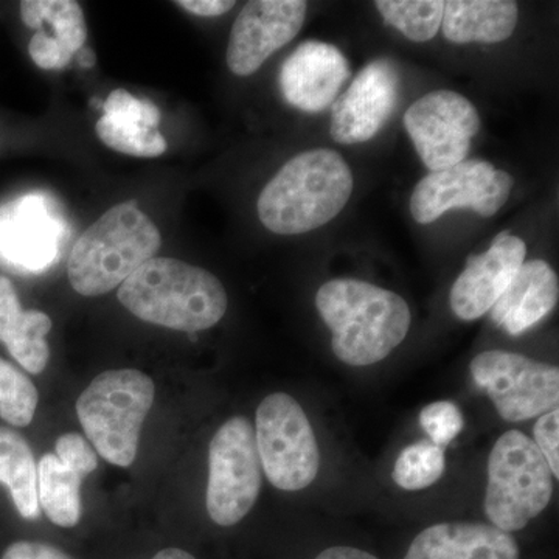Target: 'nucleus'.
I'll list each match as a JSON object with an SVG mask.
<instances>
[{"label": "nucleus", "instance_id": "nucleus-14", "mask_svg": "<svg viewBox=\"0 0 559 559\" xmlns=\"http://www.w3.org/2000/svg\"><path fill=\"white\" fill-rule=\"evenodd\" d=\"M527 245L516 235L502 231L487 252L469 257L465 270L451 288V310L460 320L473 322L487 314L509 288L525 263Z\"/></svg>", "mask_w": 559, "mask_h": 559}, {"label": "nucleus", "instance_id": "nucleus-10", "mask_svg": "<svg viewBox=\"0 0 559 559\" xmlns=\"http://www.w3.org/2000/svg\"><path fill=\"white\" fill-rule=\"evenodd\" d=\"M513 187L510 173L487 160L465 159L419 180L411 198L412 218L426 226L454 209H471L489 218L506 205Z\"/></svg>", "mask_w": 559, "mask_h": 559}, {"label": "nucleus", "instance_id": "nucleus-6", "mask_svg": "<svg viewBox=\"0 0 559 559\" xmlns=\"http://www.w3.org/2000/svg\"><path fill=\"white\" fill-rule=\"evenodd\" d=\"M554 474L535 441L521 430L503 433L488 457L485 513L502 532H520L549 506Z\"/></svg>", "mask_w": 559, "mask_h": 559}, {"label": "nucleus", "instance_id": "nucleus-7", "mask_svg": "<svg viewBox=\"0 0 559 559\" xmlns=\"http://www.w3.org/2000/svg\"><path fill=\"white\" fill-rule=\"evenodd\" d=\"M261 469L282 491H300L318 477L320 451L310 419L288 393H272L257 409Z\"/></svg>", "mask_w": 559, "mask_h": 559}, {"label": "nucleus", "instance_id": "nucleus-36", "mask_svg": "<svg viewBox=\"0 0 559 559\" xmlns=\"http://www.w3.org/2000/svg\"><path fill=\"white\" fill-rule=\"evenodd\" d=\"M153 559H197L193 555L189 554V551L182 549H176V547H168V549H164L157 551L154 555Z\"/></svg>", "mask_w": 559, "mask_h": 559}, {"label": "nucleus", "instance_id": "nucleus-27", "mask_svg": "<svg viewBox=\"0 0 559 559\" xmlns=\"http://www.w3.org/2000/svg\"><path fill=\"white\" fill-rule=\"evenodd\" d=\"M20 218L10 224L3 237L7 252L13 253L14 259L17 257L22 263L27 264H39L49 260L53 250L49 221L40 219L33 205L22 209Z\"/></svg>", "mask_w": 559, "mask_h": 559}, {"label": "nucleus", "instance_id": "nucleus-23", "mask_svg": "<svg viewBox=\"0 0 559 559\" xmlns=\"http://www.w3.org/2000/svg\"><path fill=\"white\" fill-rule=\"evenodd\" d=\"M374 7L389 25L414 43H428L440 32L444 10L441 0H378Z\"/></svg>", "mask_w": 559, "mask_h": 559}, {"label": "nucleus", "instance_id": "nucleus-28", "mask_svg": "<svg viewBox=\"0 0 559 559\" xmlns=\"http://www.w3.org/2000/svg\"><path fill=\"white\" fill-rule=\"evenodd\" d=\"M419 425L437 447L444 448L465 426L462 411L451 401H437L419 412Z\"/></svg>", "mask_w": 559, "mask_h": 559}, {"label": "nucleus", "instance_id": "nucleus-37", "mask_svg": "<svg viewBox=\"0 0 559 559\" xmlns=\"http://www.w3.org/2000/svg\"><path fill=\"white\" fill-rule=\"evenodd\" d=\"M76 55H79V64L81 68L91 69L94 68L95 62H97V57H95L94 50L87 49L86 46H84Z\"/></svg>", "mask_w": 559, "mask_h": 559}, {"label": "nucleus", "instance_id": "nucleus-16", "mask_svg": "<svg viewBox=\"0 0 559 559\" xmlns=\"http://www.w3.org/2000/svg\"><path fill=\"white\" fill-rule=\"evenodd\" d=\"M404 559H520V546L495 525L444 522L423 530Z\"/></svg>", "mask_w": 559, "mask_h": 559}, {"label": "nucleus", "instance_id": "nucleus-31", "mask_svg": "<svg viewBox=\"0 0 559 559\" xmlns=\"http://www.w3.org/2000/svg\"><path fill=\"white\" fill-rule=\"evenodd\" d=\"M535 444L538 447L540 454L544 455L546 462L549 463L551 474L555 479L559 477V411L555 409L540 415L536 421L535 429Z\"/></svg>", "mask_w": 559, "mask_h": 559}, {"label": "nucleus", "instance_id": "nucleus-20", "mask_svg": "<svg viewBox=\"0 0 559 559\" xmlns=\"http://www.w3.org/2000/svg\"><path fill=\"white\" fill-rule=\"evenodd\" d=\"M0 484L9 488L14 507L24 520L39 518L35 454L20 432L3 426H0Z\"/></svg>", "mask_w": 559, "mask_h": 559}, {"label": "nucleus", "instance_id": "nucleus-19", "mask_svg": "<svg viewBox=\"0 0 559 559\" xmlns=\"http://www.w3.org/2000/svg\"><path fill=\"white\" fill-rule=\"evenodd\" d=\"M518 20L520 9L510 0H450L441 32L454 44H498L513 35Z\"/></svg>", "mask_w": 559, "mask_h": 559}, {"label": "nucleus", "instance_id": "nucleus-13", "mask_svg": "<svg viewBox=\"0 0 559 559\" xmlns=\"http://www.w3.org/2000/svg\"><path fill=\"white\" fill-rule=\"evenodd\" d=\"M400 70L389 58L366 66L331 106V138L342 145L369 142L395 112Z\"/></svg>", "mask_w": 559, "mask_h": 559}, {"label": "nucleus", "instance_id": "nucleus-9", "mask_svg": "<svg viewBox=\"0 0 559 559\" xmlns=\"http://www.w3.org/2000/svg\"><path fill=\"white\" fill-rule=\"evenodd\" d=\"M469 371L506 421H525L558 409V367L491 349L471 360Z\"/></svg>", "mask_w": 559, "mask_h": 559}, {"label": "nucleus", "instance_id": "nucleus-21", "mask_svg": "<svg viewBox=\"0 0 559 559\" xmlns=\"http://www.w3.org/2000/svg\"><path fill=\"white\" fill-rule=\"evenodd\" d=\"M84 474L61 462L55 454H46L38 463V499L50 522L62 528H72L81 520V481Z\"/></svg>", "mask_w": 559, "mask_h": 559}, {"label": "nucleus", "instance_id": "nucleus-35", "mask_svg": "<svg viewBox=\"0 0 559 559\" xmlns=\"http://www.w3.org/2000/svg\"><path fill=\"white\" fill-rule=\"evenodd\" d=\"M316 559H378L369 551L355 549V547L336 546L323 550Z\"/></svg>", "mask_w": 559, "mask_h": 559}, {"label": "nucleus", "instance_id": "nucleus-33", "mask_svg": "<svg viewBox=\"0 0 559 559\" xmlns=\"http://www.w3.org/2000/svg\"><path fill=\"white\" fill-rule=\"evenodd\" d=\"M0 559H73L58 547L38 540H16L3 550Z\"/></svg>", "mask_w": 559, "mask_h": 559}, {"label": "nucleus", "instance_id": "nucleus-17", "mask_svg": "<svg viewBox=\"0 0 559 559\" xmlns=\"http://www.w3.org/2000/svg\"><path fill=\"white\" fill-rule=\"evenodd\" d=\"M558 299L559 282L554 267L544 260L525 261L509 288L488 311L489 318L510 336H520L547 318Z\"/></svg>", "mask_w": 559, "mask_h": 559}, {"label": "nucleus", "instance_id": "nucleus-1", "mask_svg": "<svg viewBox=\"0 0 559 559\" xmlns=\"http://www.w3.org/2000/svg\"><path fill=\"white\" fill-rule=\"evenodd\" d=\"M320 318L333 333L331 348L347 366L388 358L411 330L409 305L393 290L355 278L323 283L316 294Z\"/></svg>", "mask_w": 559, "mask_h": 559}, {"label": "nucleus", "instance_id": "nucleus-8", "mask_svg": "<svg viewBox=\"0 0 559 559\" xmlns=\"http://www.w3.org/2000/svg\"><path fill=\"white\" fill-rule=\"evenodd\" d=\"M261 471L252 423L245 417L227 419L210 441L205 496L210 520L221 527L245 520L259 499Z\"/></svg>", "mask_w": 559, "mask_h": 559}, {"label": "nucleus", "instance_id": "nucleus-25", "mask_svg": "<svg viewBox=\"0 0 559 559\" xmlns=\"http://www.w3.org/2000/svg\"><path fill=\"white\" fill-rule=\"evenodd\" d=\"M443 474V448L429 440H419L401 451L392 471V479L407 491H418L432 487Z\"/></svg>", "mask_w": 559, "mask_h": 559}, {"label": "nucleus", "instance_id": "nucleus-18", "mask_svg": "<svg viewBox=\"0 0 559 559\" xmlns=\"http://www.w3.org/2000/svg\"><path fill=\"white\" fill-rule=\"evenodd\" d=\"M53 322L46 312L22 310L13 283L0 275V342L28 373H43L49 364L50 347L46 336Z\"/></svg>", "mask_w": 559, "mask_h": 559}, {"label": "nucleus", "instance_id": "nucleus-30", "mask_svg": "<svg viewBox=\"0 0 559 559\" xmlns=\"http://www.w3.org/2000/svg\"><path fill=\"white\" fill-rule=\"evenodd\" d=\"M55 455L72 468L81 471L84 476L98 468L97 452L80 433L69 432L58 437L55 443Z\"/></svg>", "mask_w": 559, "mask_h": 559}, {"label": "nucleus", "instance_id": "nucleus-29", "mask_svg": "<svg viewBox=\"0 0 559 559\" xmlns=\"http://www.w3.org/2000/svg\"><path fill=\"white\" fill-rule=\"evenodd\" d=\"M105 116L123 117V119L138 121L143 127L157 130L160 123V110L153 103L134 97L131 92L117 90L110 92L109 97L103 103Z\"/></svg>", "mask_w": 559, "mask_h": 559}, {"label": "nucleus", "instance_id": "nucleus-3", "mask_svg": "<svg viewBox=\"0 0 559 559\" xmlns=\"http://www.w3.org/2000/svg\"><path fill=\"white\" fill-rule=\"evenodd\" d=\"M135 318L183 333L212 329L227 311L226 289L204 267L168 257H154L117 293Z\"/></svg>", "mask_w": 559, "mask_h": 559}, {"label": "nucleus", "instance_id": "nucleus-5", "mask_svg": "<svg viewBox=\"0 0 559 559\" xmlns=\"http://www.w3.org/2000/svg\"><path fill=\"white\" fill-rule=\"evenodd\" d=\"M156 388L134 369L103 371L76 400L81 428L106 462L128 468L138 457L140 430L150 414Z\"/></svg>", "mask_w": 559, "mask_h": 559}, {"label": "nucleus", "instance_id": "nucleus-24", "mask_svg": "<svg viewBox=\"0 0 559 559\" xmlns=\"http://www.w3.org/2000/svg\"><path fill=\"white\" fill-rule=\"evenodd\" d=\"M98 139L108 148L134 157H159L168 148L159 131L138 121L117 116H103L95 124Z\"/></svg>", "mask_w": 559, "mask_h": 559}, {"label": "nucleus", "instance_id": "nucleus-34", "mask_svg": "<svg viewBox=\"0 0 559 559\" xmlns=\"http://www.w3.org/2000/svg\"><path fill=\"white\" fill-rule=\"evenodd\" d=\"M176 5L201 17H218L229 13L235 7L234 0H178Z\"/></svg>", "mask_w": 559, "mask_h": 559}, {"label": "nucleus", "instance_id": "nucleus-2", "mask_svg": "<svg viewBox=\"0 0 559 559\" xmlns=\"http://www.w3.org/2000/svg\"><path fill=\"white\" fill-rule=\"evenodd\" d=\"M355 179L337 151L316 148L286 162L257 202L261 224L277 235H301L336 218Z\"/></svg>", "mask_w": 559, "mask_h": 559}, {"label": "nucleus", "instance_id": "nucleus-12", "mask_svg": "<svg viewBox=\"0 0 559 559\" xmlns=\"http://www.w3.org/2000/svg\"><path fill=\"white\" fill-rule=\"evenodd\" d=\"M308 3L304 0H252L240 11L227 44V68L250 76L275 51L296 38L304 27Z\"/></svg>", "mask_w": 559, "mask_h": 559}, {"label": "nucleus", "instance_id": "nucleus-26", "mask_svg": "<svg viewBox=\"0 0 559 559\" xmlns=\"http://www.w3.org/2000/svg\"><path fill=\"white\" fill-rule=\"evenodd\" d=\"M38 401V389L31 378L0 358V418L14 428H25L35 417Z\"/></svg>", "mask_w": 559, "mask_h": 559}, {"label": "nucleus", "instance_id": "nucleus-11", "mask_svg": "<svg viewBox=\"0 0 559 559\" xmlns=\"http://www.w3.org/2000/svg\"><path fill=\"white\" fill-rule=\"evenodd\" d=\"M403 123L430 173L465 160L480 131L476 106L454 91L429 92L406 110Z\"/></svg>", "mask_w": 559, "mask_h": 559}, {"label": "nucleus", "instance_id": "nucleus-4", "mask_svg": "<svg viewBox=\"0 0 559 559\" xmlns=\"http://www.w3.org/2000/svg\"><path fill=\"white\" fill-rule=\"evenodd\" d=\"M160 246V230L134 202L114 205L73 246L70 285L84 297L108 294L154 259Z\"/></svg>", "mask_w": 559, "mask_h": 559}, {"label": "nucleus", "instance_id": "nucleus-22", "mask_svg": "<svg viewBox=\"0 0 559 559\" xmlns=\"http://www.w3.org/2000/svg\"><path fill=\"white\" fill-rule=\"evenodd\" d=\"M20 11L28 28L47 33L72 55L79 53L86 44V16L75 0H24Z\"/></svg>", "mask_w": 559, "mask_h": 559}, {"label": "nucleus", "instance_id": "nucleus-32", "mask_svg": "<svg viewBox=\"0 0 559 559\" xmlns=\"http://www.w3.org/2000/svg\"><path fill=\"white\" fill-rule=\"evenodd\" d=\"M33 62L44 70H60L70 64L75 55L62 49L47 33L36 32L28 44Z\"/></svg>", "mask_w": 559, "mask_h": 559}, {"label": "nucleus", "instance_id": "nucleus-15", "mask_svg": "<svg viewBox=\"0 0 559 559\" xmlns=\"http://www.w3.org/2000/svg\"><path fill=\"white\" fill-rule=\"evenodd\" d=\"M349 76V62L336 46L307 40L283 62L278 86L293 108L314 114L333 106Z\"/></svg>", "mask_w": 559, "mask_h": 559}]
</instances>
